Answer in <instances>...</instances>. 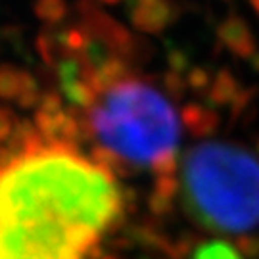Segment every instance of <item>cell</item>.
<instances>
[{
	"instance_id": "8992f818",
	"label": "cell",
	"mask_w": 259,
	"mask_h": 259,
	"mask_svg": "<svg viewBox=\"0 0 259 259\" xmlns=\"http://www.w3.org/2000/svg\"><path fill=\"white\" fill-rule=\"evenodd\" d=\"M242 251L246 255H251V257H257L259 255V240L257 238H246V240H240Z\"/></svg>"
},
{
	"instance_id": "5b68a950",
	"label": "cell",
	"mask_w": 259,
	"mask_h": 259,
	"mask_svg": "<svg viewBox=\"0 0 259 259\" xmlns=\"http://www.w3.org/2000/svg\"><path fill=\"white\" fill-rule=\"evenodd\" d=\"M194 259H242L238 250H234L231 244L223 240H211L200 246Z\"/></svg>"
},
{
	"instance_id": "7a4b0ae2",
	"label": "cell",
	"mask_w": 259,
	"mask_h": 259,
	"mask_svg": "<svg viewBox=\"0 0 259 259\" xmlns=\"http://www.w3.org/2000/svg\"><path fill=\"white\" fill-rule=\"evenodd\" d=\"M87 125L111 157L139 169H173L181 123L173 104L152 83L129 73L98 79L87 100Z\"/></svg>"
},
{
	"instance_id": "277c9868",
	"label": "cell",
	"mask_w": 259,
	"mask_h": 259,
	"mask_svg": "<svg viewBox=\"0 0 259 259\" xmlns=\"http://www.w3.org/2000/svg\"><path fill=\"white\" fill-rule=\"evenodd\" d=\"M213 100L217 104H232L238 98V89H236V79L227 71H221L217 75V81L213 84L211 91Z\"/></svg>"
},
{
	"instance_id": "3957f363",
	"label": "cell",
	"mask_w": 259,
	"mask_h": 259,
	"mask_svg": "<svg viewBox=\"0 0 259 259\" xmlns=\"http://www.w3.org/2000/svg\"><path fill=\"white\" fill-rule=\"evenodd\" d=\"M181 181L188 211L207 229L242 234L259 225V159L248 150L198 144L186 154Z\"/></svg>"
},
{
	"instance_id": "6da1fadb",
	"label": "cell",
	"mask_w": 259,
	"mask_h": 259,
	"mask_svg": "<svg viewBox=\"0 0 259 259\" xmlns=\"http://www.w3.org/2000/svg\"><path fill=\"white\" fill-rule=\"evenodd\" d=\"M123 213L108 163L54 137L0 152V259H94Z\"/></svg>"
}]
</instances>
